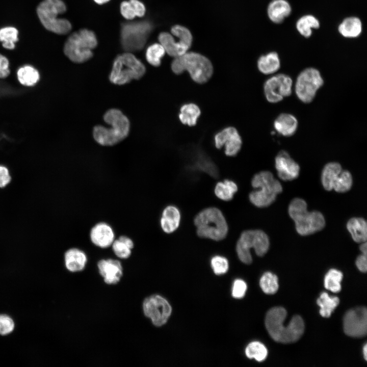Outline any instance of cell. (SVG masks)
Segmentation results:
<instances>
[{"label": "cell", "mask_w": 367, "mask_h": 367, "mask_svg": "<svg viewBox=\"0 0 367 367\" xmlns=\"http://www.w3.org/2000/svg\"><path fill=\"white\" fill-rule=\"evenodd\" d=\"M12 319L6 314H0V334L6 335L11 333L14 328Z\"/></svg>", "instance_id": "cell-44"}, {"label": "cell", "mask_w": 367, "mask_h": 367, "mask_svg": "<svg viewBox=\"0 0 367 367\" xmlns=\"http://www.w3.org/2000/svg\"><path fill=\"white\" fill-rule=\"evenodd\" d=\"M251 185L258 190L249 194V200L258 207L270 205L275 201L277 195L282 191L280 182L274 177L271 172L267 171L255 174L251 180Z\"/></svg>", "instance_id": "cell-7"}, {"label": "cell", "mask_w": 367, "mask_h": 367, "mask_svg": "<svg viewBox=\"0 0 367 367\" xmlns=\"http://www.w3.org/2000/svg\"><path fill=\"white\" fill-rule=\"evenodd\" d=\"M152 30V24L147 20L123 23L120 31L123 48L127 52L142 49Z\"/></svg>", "instance_id": "cell-11"}, {"label": "cell", "mask_w": 367, "mask_h": 367, "mask_svg": "<svg viewBox=\"0 0 367 367\" xmlns=\"http://www.w3.org/2000/svg\"><path fill=\"white\" fill-rule=\"evenodd\" d=\"M145 72L143 63L133 54L127 52L114 60L109 80L114 84L124 85L133 80H139Z\"/></svg>", "instance_id": "cell-9"}, {"label": "cell", "mask_w": 367, "mask_h": 367, "mask_svg": "<svg viewBox=\"0 0 367 367\" xmlns=\"http://www.w3.org/2000/svg\"><path fill=\"white\" fill-rule=\"evenodd\" d=\"M193 151V166L213 177H217L218 170L216 166L208 156L199 148H196Z\"/></svg>", "instance_id": "cell-25"}, {"label": "cell", "mask_w": 367, "mask_h": 367, "mask_svg": "<svg viewBox=\"0 0 367 367\" xmlns=\"http://www.w3.org/2000/svg\"><path fill=\"white\" fill-rule=\"evenodd\" d=\"M245 354L248 358H254L258 362H261L266 359L268 351L263 344L258 342H253L247 346Z\"/></svg>", "instance_id": "cell-39"}, {"label": "cell", "mask_w": 367, "mask_h": 367, "mask_svg": "<svg viewBox=\"0 0 367 367\" xmlns=\"http://www.w3.org/2000/svg\"><path fill=\"white\" fill-rule=\"evenodd\" d=\"M356 265L358 269L362 272H366L367 270V257L364 254L358 256L356 260Z\"/></svg>", "instance_id": "cell-50"}, {"label": "cell", "mask_w": 367, "mask_h": 367, "mask_svg": "<svg viewBox=\"0 0 367 367\" xmlns=\"http://www.w3.org/2000/svg\"><path fill=\"white\" fill-rule=\"evenodd\" d=\"M293 81L287 75L280 73L268 79L264 89L267 100L271 103L281 101L292 94Z\"/></svg>", "instance_id": "cell-14"}, {"label": "cell", "mask_w": 367, "mask_h": 367, "mask_svg": "<svg viewBox=\"0 0 367 367\" xmlns=\"http://www.w3.org/2000/svg\"><path fill=\"white\" fill-rule=\"evenodd\" d=\"M347 228L353 240L357 243L365 242L367 239V225L362 218H352L347 222Z\"/></svg>", "instance_id": "cell-27"}, {"label": "cell", "mask_w": 367, "mask_h": 367, "mask_svg": "<svg viewBox=\"0 0 367 367\" xmlns=\"http://www.w3.org/2000/svg\"><path fill=\"white\" fill-rule=\"evenodd\" d=\"M171 33L176 38L183 39L192 44V35L191 32L187 28L180 25H175L172 27Z\"/></svg>", "instance_id": "cell-43"}, {"label": "cell", "mask_w": 367, "mask_h": 367, "mask_svg": "<svg viewBox=\"0 0 367 367\" xmlns=\"http://www.w3.org/2000/svg\"><path fill=\"white\" fill-rule=\"evenodd\" d=\"M317 302L320 307V314L323 317L328 318L338 305L339 300L337 297H330L327 293L324 292L320 295Z\"/></svg>", "instance_id": "cell-33"}, {"label": "cell", "mask_w": 367, "mask_h": 367, "mask_svg": "<svg viewBox=\"0 0 367 367\" xmlns=\"http://www.w3.org/2000/svg\"><path fill=\"white\" fill-rule=\"evenodd\" d=\"M211 266L216 275L225 273L228 269L227 259L221 256H215L211 259Z\"/></svg>", "instance_id": "cell-42"}, {"label": "cell", "mask_w": 367, "mask_h": 367, "mask_svg": "<svg viewBox=\"0 0 367 367\" xmlns=\"http://www.w3.org/2000/svg\"><path fill=\"white\" fill-rule=\"evenodd\" d=\"M269 246V239L265 232L259 229L247 230L241 234L237 243L236 251L242 262L250 264L252 261L251 248L254 249L256 255L263 256L268 251Z\"/></svg>", "instance_id": "cell-10"}, {"label": "cell", "mask_w": 367, "mask_h": 367, "mask_svg": "<svg viewBox=\"0 0 367 367\" xmlns=\"http://www.w3.org/2000/svg\"><path fill=\"white\" fill-rule=\"evenodd\" d=\"M176 41L173 36L168 32H162L158 37L159 43L163 46L170 56L174 58L179 57L188 51L192 44L178 38Z\"/></svg>", "instance_id": "cell-20"}, {"label": "cell", "mask_w": 367, "mask_h": 367, "mask_svg": "<svg viewBox=\"0 0 367 367\" xmlns=\"http://www.w3.org/2000/svg\"><path fill=\"white\" fill-rule=\"evenodd\" d=\"M274 127L280 135L289 137L293 135L298 127V121L292 114L283 113L280 114L275 120Z\"/></svg>", "instance_id": "cell-23"}, {"label": "cell", "mask_w": 367, "mask_h": 367, "mask_svg": "<svg viewBox=\"0 0 367 367\" xmlns=\"http://www.w3.org/2000/svg\"><path fill=\"white\" fill-rule=\"evenodd\" d=\"M194 222L197 234L200 238L221 241L227 234L228 227L226 219L217 207L203 209L196 216Z\"/></svg>", "instance_id": "cell-4"}, {"label": "cell", "mask_w": 367, "mask_h": 367, "mask_svg": "<svg viewBox=\"0 0 367 367\" xmlns=\"http://www.w3.org/2000/svg\"><path fill=\"white\" fill-rule=\"evenodd\" d=\"M280 67L278 54L271 52L259 57L257 61L258 70L263 74H269L276 72Z\"/></svg>", "instance_id": "cell-29"}, {"label": "cell", "mask_w": 367, "mask_h": 367, "mask_svg": "<svg viewBox=\"0 0 367 367\" xmlns=\"http://www.w3.org/2000/svg\"><path fill=\"white\" fill-rule=\"evenodd\" d=\"M111 247L117 257L125 259L130 256L134 247V243L129 237L121 235L114 240Z\"/></svg>", "instance_id": "cell-28"}, {"label": "cell", "mask_w": 367, "mask_h": 367, "mask_svg": "<svg viewBox=\"0 0 367 367\" xmlns=\"http://www.w3.org/2000/svg\"><path fill=\"white\" fill-rule=\"evenodd\" d=\"M352 177L350 172L342 170L338 180L333 186V189L339 193L348 191L352 185Z\"/></svg>", "instance_id": "cell-41"}, {"label": "cell", "mask_w": 367, "mask_h": 367, "mask_svg": "<svg viewBox=\"0 0 367 367\" xmlns=\"http://www.w3.org/2000/svg\"><path fill=\"white\" fill-rule=\"evenodd\" d=\"M259 285L265 293L274 294L278 289V277L271 272H266L260 278Z\"/></svg>", "instance_id": "cell-40"}, {"label": "cell", "mask_w": 367, "mask_h": 367, "mask_svg": "<svg viewBox=\"0 0 367 367\" xmlns=\"http://www.w3.org/2000/svg\"><path fill=\"white\" fill-rule=\"evenodd\" d=\"M360 250L361 251L362 254L366 255L367 248L366 242H363L362 244L360 246Z\"/></svg>", "instance_id": "cell-51"}, {"label": "cell", "mask_w": 367, "mask_h": 367, "mask_svg": "<svg viewBox=\"0 0 367 367\" xmlns=\"http://www.w3.org/2000/svg\"><path fill=\"white\" fill-rule=\"evenodd\" d=\"M66 9L62 0H43L37 7V14L46 30L57 34L65 35L71 31V24L66 19L59 18L58 15L65 13Z\"/></svg>", "instance_id": "cell-6"}, {"label": "cell", "mask_w": 367, "mask_h": 367, "mask_svg": "<svg viewBox=\"0 0 367 367\" xmlns=\"http://www.w3.org/2000/svg\"><path fill=\"white\" fill-rule=\"evenodd\" d=\"M97 45L95 33L86 29H81L67 38L64 46V53L71 61L82 63L92 57V49Z\"/></svg>", "instance_id": "cell-8"}, {"label": "cell", "mask_w": 367, "mask_h": 367, "mask_svg": "<svg viewBox=\"0 0 367 367\" xmlns=\"http://www.w3.org/2000/svg\"><path fill=\"white\" fill-rule=\"evenodd\" d=\"M142 309L144 316L156 327L165 324L172 312L169 302L159 295H152L145 298Z\"/></svg>", "instance_id": "cell-13"}, {"label": "cell", "mask_w": 367, "mask_h": 367, "mask_svg": "<svg viewBox=\"0 0 367 367\" xmlns=\"http://www.w3.org/2000/svg\"><path fill=\"white\" fill-rule=\"evenodd\" d=\"M200 113V110L196 104L189 103L181 107L178 116L181 122L192 126L196 125Z\"/></svg>", "instance_id": "cell-31"}, {"label": "cell", "mask_w": 367, "mask_h": 367, "mask_svg": "<svg viewBox=\"0 0 367 367\" xmlns=\"http://www.w3.org/2000/svg\"><path fill=\"white\" fill-rule=\"evenodd\" d=\"M344 330L350 337H362L367 332V310L357 307L348 311L343 320Z\"/></svg>", "instance_id": "cell-15"}, {"label": "cell", "mask_w": 367, "mask_h": 367, "mask_svg": "<svg viewBox=\"0 0 367 367\" xmlns=\"http://www.w3.org/2000/svg\"><path fill=\"white\" fill-rule=\"evenodd\" d=\"M96 4L102 5L109 2L110 0H93Z\"/></svg>", "instance_id": "cell-53"}, {"label": "cell", "mask_w": 367, "mask_h": 367, "mask_svg": "<svg viewBox=\"0 0 367 367\" xmlns=\"http://www.w3.org/2000/svg\"><path fill=\"white\" fill-rule=\"evenodd\" d=\"M89 237L94 245L101 249H107L111 246L115 239V234L109 224L99 222L91 228Z\"/></svg>", "instance_id": "cell-17"}, {"label": "cell", "mask_w": 367, "mask_h": 367, "mask_svg": "<svg viewBox=\"0 0 367 367\" xmlns=\"http://www.w3.org/2000/svg\"><path fill=\"white\" fill-rule=\"evenodd\" d=\"M246 290L245 282L241 279H237L233 284L232 295L235 298H242L245 296Z\"/></svg>", "instance_id": "cell-45"}, {"label": "cell", "mask_w": 367, "mask_h": 367, "mask_svg": "<svg viewBox=\"0 0 367 367\" xmlns=\"http://www.w3.org/2000/svg\"><path fill=\"white\" fill-rule=\"evenodd\" d=\"M338 31L345 37H357L362 31L361 22L356 17H347L339 24Z\"/></svg>", "instance_id": "cell-30"}, {"label": "cell", "mask_w": 367, "mask_h": 367, "mask_svg": "<svg viewBox=\"0 0 367 367\" xmlns=\"http://www.w3.org/2000/svg\"><path fill=\"white\" fill-rule=\"evenodd\" d=\"M289 214L295 223L296 229L301 235H308L322 230L325 220L318 211L308 212L307 204L302 199L292 200L289 206Z\"/></svg>", "instance_id": "cell-5"}, {"label": "cell", "mask_w": 367, "mask_h": 367, "mask_svg": "<svg viewBox=\"0 0 367 367\" xmlns=\"http://www.w3.org/2000/svg\"><path fill=\"white\" fill-rule=\"evenodd\" d=\"M106 123L111 126L106 127L98 125L93 130L95 141L102 146H113L125 139L130 130V122L128 118L119 110L111 109L103 115Z\"/></svg>", "instance_id": "cell-2"}, {"label": "cell", "mask_w": 367, "mask_h": 367, "mask_svg": "<svg viewBox=\"0 0 367 367\" xmlns=\"http://www.w3.org/2000/svg\"><path fill=\"white\" fill-rule=\"evenodd\" d=\"M238 191L237 184L232 180L225 179L223 181L218 182L214 189L216 196L224 201L231 200L234 194Z\"/></svg>", "instance_id": "cell-32"}, {"label": "cell", "mask_w": 367, "mask_h": 367, "mask_svg": "<svg viewBox=\"0 0 367 367\" xmlns=\"http://www.w3.org/2000/svg\"><path fill=\"white\" fill-rule=\"evenodd\" d=\"M17 75L19 82L27 86L34 85L40 78L37 70L30 65L20 67L17 71Z\"/></svg>", "instance_id": "cell-34"}, {"label": "cell", "mask_w": 367, "mask_h": 367, "mask_svg": "<svg viewBox=\"0 0 367 367\" xmlns=\"http://www.w3.org/2000/svg\"><path fill=\"white\" fill-rule=\"evenodd\" d=\"M12 176L9 168L0 165V189L7 187L11 181Z\"/></svg>", "instance_id": "cell-47"}, {"label": "cell", "mask_w": 367, "mask_h": 367, "mask_svg": "<svg viewBox=\"0 0 367 367\" xmlns=\"http://www.w3.org/2000/svg\"><path fill=\"white\" fill-rule=\"evenodd\" d=\"M97 266L104 283L108 285L118 283L123 276V267L118 259H101L97 262Z\"/></svg>", "instance_id": "cell-18"}, {"label": "cell", "mask_w": 367, "mask_h": 367, "mask_svg": "<svg viewBox=\"0 0 367 367\" xmlns=\"http://www.w3.org/2000/svg\"><path fill=\"white\" fill-rule=\"evenodd\" d=\"M171 69L176 74L187 71L192 80L199 84L206 82L212 76L213 67L210 60L203 55L195 52H187L174 58Z\"/></svg>", "instance_id": "cell-3"}, {"label": "cell", "mask_w": 367, "mask_h": 367, "mask_svg": "<svg viewBox=\"0 0 367 367\" xmlns=\"http://www.w3.org/2000/svg\"><path fill=\"white\" fill-rule=\"evenodd\" d=\"M8 59L0 54V78L7 77L10 74Z\"/></svg>", "instance_id": "cell-48"}, {"label": "cell", "mask_w": 367, "mask_h": 367, "mask_svg": "<svg viewBox=\"0 0 367 367\" xmlns=\"http://www.w3.org/2000/svg\"><path fill=\"white\" fill-rule=\"evenodd\" d=\"M319 26V20L311 15H306L301 17L296 23L297 30L301 35L306 38L311 36L312 28L318 29Z\"/></svg>", "instance_id": "cell-35"}, {"label": "cell", "mask_w": 367, "mask_h": 367, "mask_svg": "<svg viewBox=\"0 0 367 367\" xmlns=\"http://www.w3.org/2000/svg\"><path fill=\"white\" fill-rule=\"evenodd\" d=\"M64 259L66 268L73 273L84 270L88 261L86 253L76 247L67 249L64 253Z\"/></svg>", "instance_id": "cell-21"}, {"label": "cell", "mask_w": 367, "mask_h": 367, "mask_svg": "<svg viewBox=\"0 0 367 367\" xmlns=\"http://www.w3.org/2000/svg\"><path fill=\"white\" fill-rule=\"evenodd\" d=\"M342 171V166L338 163L330 162L324 166L322 172L321 180L325 190H333V186L338 179Z\"/></svg>", "instance_id": "cell-26"}, {"label": "cell", "mask_w": 367, "mask_h": 367, "mask_svg": "<svg viewBox=\"0 0 367 367\" xmlns=\"http://www.w3.org/2000/svg\"><path fill=\"white\" fill-rule=\"evenodd\" d=\"M324 81L318 70L307 68L298 75L295 84V92L298 98L303 102H310L321 88Z\"/></svg>", "instance_id": "cell-12"}, {"label": "cell", "mask_w": 367, "mask_h": 367, "mask_svg": "<svg viewBox=\"0 0 367 367\" xmlns=\"http://www.w3.org/2000/svg\"><path fill=\"white\" fill-rule=\"evenodd\" d=\"M291 12V6L286 0H273L267 9L269 18L276 23L282 22Z\"/></svg>", "instance_id": "cell-24"}, {"label": "cell", "mask_w": 367, "mask_h": 367, "mask_svg": "<svg viewBox=\"0 0 367 367\" xmlns=\"http://www.w3.org/2000/svg\"><path fill=\"white\" fill-rule=\"evenodd\" d=\"M180 213L177 207L168 205L163 211L160 219V225L163 231L166 233L175 231L179 227Z\"/></svg>", "instance_id": "cell-22"}, {"label": "cell", "mask_w": 367, "mask_h": 367, "mask_svg": "<svg viewBox=\"0 0 367 367\" xmlns=\"http://www.w3.org/2000/svg\"><path fill=\"white\" fill-rule=\"evenodd\" d=\"M286 315V310L281 307H273L266 314V328L271 338L276 342L293 343L297 341L303 334L304 324L302 318L295 316L287 325L284 326L283 322Z\"/></svg>", "instance_id": "cell-1"}, {"label": "cell", "mask_w": 367, "mask_h": 367, "mask_svg": "<svg viewBox=\"0 0 367 367\" xmlns=\"http://www.w3.org/2000/svg\"><path fill=\"white\" fill-rule=\"evenodd\" d=\"M166 54L163 46L160 43H155L149 45L145 53L147 61L151 65L157 67L161 64V60Z\"/></svg>", "instance_id": "cell-37"}, {"label": "cell", "mask_w": 367, "mask_h": 367, "mask_svg": "<svg viewBox=\"0 0 367 367\" xmlns=\"http://www.w3.org/2000/svg\"><path fill=\"white\" fill-rule=\"evenodd\" d=\"M215 145L220 149L225 147V153L229 156L236 155L240 151L242 141L238 130L233 127H227L214 137Z\"/></svg>", "instance_id": "cell-16"}, {"label": "cell", "mask_w": 367, "mask_h": 367, "mask_svg": "<svg viewBox=\"0 0 367 367\" xmlns=\"http://www.w3.org/2000/svg\"><path fill=\"white\" fill-rule=\"evenodd\" d=\"M343 274L336 269H331L326 274L324 279L325 288L332 292L337 293L341 290L340 282Z\"/></svg>", "instance_id": "cell-38"}, {"label": "cell", "mask_w": 367, "mask_h": 367, "mask_svg": "<svg viewBox=\"0 0 367 367\" xmlns=\"http://www.w3.org/2000/svg\"><path fill=\"white\" fill-rule=\"evenodd\" d=\"M18 31L13 27H6L0 29V41L3 46L8 49H13L18 41Z\"/></svg>", "instance_id": "cell-36"}, {"label": "cell", "mask_w": 367, "mask_h": 367, "mask_svg": "<svg viewBox=\"0 0 367 367\" xmlns=\"http://www.w3.org/2000/svg\"><path fill=\"white\" fill-rule=\"evenodd\" d=\"M275 163L278 175L282 180H292L298 177L300 167L286 151H280L275 158Z\"/></svg>", "instance_id": "cell-19"}, {"label": "cell", "mask_w": 367, "mask_h": 367, "mask_svg": "<svg viewBox=\"0 0 367 367\" xmlns=\"http://www.w3.org/2000/svg\"><path fill=\"white\" fill-rule=\"evenodd\" d=\"M129 1L134 9L136 16L141 17L145 15L146 8L143 3L139 0H129Z\"/></svg>", "instance_id": "cell-49"}, {"label": "cell", "mask_w": 367, "mask_h": 367, "mask_svg": "<svg viewBox=\"0 0 367 367\" xmlns=\"http://www.w3.org/2000/svg\"><path fill=\"white\" fill-rule=\"evenodd\" d=\"M363 354L364 358L365 360H367V345L365 344L363 348Z\"/></svg>", "instance_id": "cell-52"}, {"label": "cell", "mask_w": 367, "mask_h": 367, "mask_svg": "<svg viewBox=\"0 0 367 367\" xmlns=\"http://www.w3.org/2000/svg\"><path fill=\"white\" fill-rule=\"evenodd\" d=\"M120 13L122 16L127 20H132L136 16L129 1H123L121 3Z\"/></svg>", "instance_id": "cell-46"}]
</instances>
